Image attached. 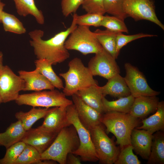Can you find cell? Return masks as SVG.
Returning a JSON list of instances; mask_svg holds the SVG:
<instances>
[{"mask_svg":"<svg viewBox=\"0 0 164 164\" xmlns=\"http://www.w3.org/2000/svg\"><path fill=\"white\" fill-rule=\"evenodd\" d=\"M115 59L103 49L91 59L88 67L93 76H98L108 80L120 73Z\"/></svg>","mask_w":164,"mask_h":164,"instance_id":"cell-12","label":"cell"},{"mask_svg":"<svg viewBox=\"0 0 164 164\" xmlns=\"http://www.w3.org/2000/svg\"><path fill=\"white\" fill-rule=\"evenodd\" d=\"M72 153H70L67 155L66 161V164H80L81 160L80 158Z\"/></svg>","mask_w":164,"mask_h":164,"instance_id":"cell-39","label":"cell"},{"mask_svg":"<svg viewBox=\"0 0 164 164\" xmlns=\"http://www.w3.org/2000/svg\"><path fill=\"white\" fill-rule=\"evenodd\" d=\"M84 0H61V8L63 15L66 17L75 13Z\"/></svg>","mask_w":164,"mask_h":164,"instance_id":"cell-38","label":"cell"},{"mask_svg":"<svg viewBox=\"0 0 164 164\" xmlns=\"http://www.w3.org/2000/svg\"><path fill=\"white\" fill-rule=\"evenodd\" d=\"M134 99L131 94L113 101H108L104 97L102 101L104 113L111 111L129 113Z\"/></svg>","mask_w":164,"mask_h":164,"instance_id":"cell-28","label":"cell"},{"mask_svg":"<svg viewBox=\"0 0 164 164\" xmlns=\"http://www.w3.org/2000/svg\"><path fill=\"white\" fill-rule=\"evenodd\" d=\"M18 73L25 82L23 91H38L55 89L51 83L36 68L30 71L20 70Z\"/></svg>","mask_w":164,"mask_h":164,"instance_id":"cell-16","label":"cell"},{"mask_svg":"<svg viewBox=\"0 0 164 164\" xmlns=\"http://www.w3.org/2000/svg\"><path fill=\"white\" fill-rule=\"evenodd\" d=\"M84 102L100 113H104L102 101L104 97L97 84L79 90L75 94Z\"/></svg>","mask_w":164,"mask_h":164,"instance_id":"cell-19","label":"cell"},{"mask_svg":"<svg viewBox=\"0 0 164 164\" xmlns=\"http://www.w3.org/2000/svg\"><path fill=\"white\" fill-rule=\"evenodd\" d=\"M94 32L103 48L116 59L118 57L116 52V36L118 33L106 29L104 30L98 29Z\"/></svg>","mask_w":164,"mask_h":164,"instance_id":"cell-26","label":"cell"},{"mask_svg":"<svg viewBox=\"0 0 164 164\" xmlns=\"http://www.w3.org/2000/svg\"><path fill=\"white\" fill-rule=\"evenodd\" d=\"M103 16V15L89 13L81 15H78L77 14L76 23L77 26L99 27L101 26Z\"/></svg>","mask_w":164,"mask_h":164,"instance_id":"cell-35","label":"cell"},{"mask_svg":"<svg viewBox=\"0 0 164 164\" xmlns=\"http://www.w3.org/2000/svg\"><path fill=\"white\" fill-rule=\"evenodd\" d=\"M41 155L35 148L26 144L14 164H40Z\"/></svg>","mask_w":164,"mask_h":164,"instance_id":"cell-30","label":"cell"},{"mask_svg":"<svg viewBox=\"0 0 164 164\" xmlns=\"http://www.w3.org/2000/svg\"><path fill=\"white\" fill-rule=\"evenodd\" d=\"M124 9L127 17H130L136 21H150L164 30V25L156 15L153 0H125Z\"/></svg>","mask_w":164,"mask_h":164,"instance_id":"cell-9","label":"cell"},{"mask_svg":"<svg viewBox=\"0 0 164 164\" xmlns=\"http://www.w3.org/2000/svg\"><path fill=\"white\" fill-rule=\"evenodd\" d=\"M108 80L105 85L101 87L104 97L110 95L119 98L131 94L124 78L119 74L115 75Z\"/></svg>","mask_w":164,"mask_h":164,"instance_id":"cell-20","label":"cell"},{"mask_svg":"<svg viewBox=\"0 0 164 164\" xmlns=\"http://www.w3.org/2000/svg\"><path fill=\"white\" fill-rule=\"evenodd\" d=\"M125 0H104V7L107 13L122 20L127 16L124 9Z\"/></svg>","mask_w":164,"mask_h":164,"instance_id":"cell-32","label":"cell"},{"mask_svg":"<svg viewBox=\"0 0 164 164\" xmlns=\"http://www.w3.org/2000/svg\"><path fill=\"white\" fill-rule=\"evenodd\" d=\"M36 69L46 78L55 88L63 89V83L61 79L55 73L52 68V64L46 59H37L34 62Z\"/></svg>","mask_w":164,"mask_h":164,"instance_id":"cell-27","label":"cell"},{"mask_svg":"<svg viewBox=\"0 0 164 164\" xmlns=\"http://www.w3.org/2000/svg\"><path fill=\"white\" fill-rule=\"evenodd\" d=\"M133 148L131 144L120 149L117 160L114 164H140V161L133 152Z\"/></svg>","mask_w":164,"mask_h":164,"instance_id":"cell-34","label":"cell"},{"mask_svg":"<svg viewBox=\"0 0 164 164\" xmlns=\"http://www.w3.org/2000/svg\"><path fill=\"white\" fill-rule=\"evenodd\" d=\"M104 125L101 123L90 131L98 161L102 164H114L120 149L107 135Z\"/></svg>","mask_w":164,"mask_h":164,"instance_id":"cell-8","label":"cell"},{"mask_svg":"<svg viewBox=\"0 0 164 164\" xmlns=\"http://www.w3.org/2000/svg\"><path fill=\"white\" fill-rule=\"evenodd\" d=\"M125 82L131 93L135 98L141 96H156L160 93L155 91L148 85L143 74L135 67L129 63L124 65Z\"/></svg>","mask_w":164,"mask_h":164,"instance_id":"cell-11","label":"cell"},{"mask_svg":"<svg viewBox=\"0 0 164 164\" xmlns=\"http://www.w3.org/2000/svg\"><path fill=\"white\" fill-rule=\"evenodd\" d=\"M58 134L46 131L38 127L31 128L26 131L21 141L33 146L41 154L50 145Z\"/></svg>","mask_w":164,"mask_h":164,"instance_id":"cell-15","label":"cell"},{"mask_svg":"<svg viewBox=\"0 0 164 164\" xmlns=\"http://www.w3.org/2000/svg\"><path fill=\"white\" fill-rule=\"evenodd\" d=\"M153 135L150 153L147 160V163L164 164V131H157L154 133Z\"/></svg>","mask_w":164,"mask_h":164,"instance_id":"cell-23","label":"cell"},{"mask_svg":"<svg viewBox=\"0 0 164 164\" xmlns=\"http://www.w3.org/2000/svg\"><path fill=\"white\" fill-rule=\"evenodd\" d=\"M16 11L20 16L28 15L34 16L37 22L41 25L44 23V17L42 11L36 5L34 0H13Z\"/></svg>","mask_w":164,"mask_h":164,"instance_id":"cell-24","label":"cell"},{"mask_svg":"<svg viewBox=\"0 0 164 164\" xmlns=\"http://www.w3.org/2000/svg\"><path fill=\"white\" fill-rule=\"evenodd\" d=\"M80 142L76 130L71 125L62 129L48 147L41 154V159L52 160L66 164L68 154L77 150Z\"/></svg>","mask_w":164,"mask_h":164,"instance_id":"cell-3","label":"cell"},{"mask_svg":"<svg viewBox=\"0 0 164 164\" xmlns=\"http://www.w3.org/2000/svg\"><path fill=\"white\" fill-rule=\"evenodd\" d=\"M67 112L68 121L75 128L80 142L78 148L72 153L79 156L83 161H98L90 132L80 121L73 104L67 107Z\"/></svg>","mask_w":164,"mask_h":164,"instance_id":"cell-5","label":"cell"},{"mask_svg":"<svg viewBox=\"0 0 164 164\" xmlns=\"http://www.w3.org/2000/svg\"><path fill=\"white\" fill-rule=\"evenodd\" d=\"M26 145L23 141H20L7 149L4 156L0 159V164H14Z\"/></svg>","mask_w":164,"mask_h":164,"instance_id":"cell-33","label":"cell"},{"mask_svg":"<svg viewBox=\"0 0 164 164\" xmlns=\"http://www.w3.org/2000/svg\"><path fill=\"white\" fill-rule=\"evenodd\" d=\"M76 14L74 13L69 27L47 40L42 39L44 32L41 29H35L29 32L31 39L29 43L33 47L37 59H46L52 65H56L63 62L69 57L70 54L64 44L70 33L77 26L76 22Z\"/></svg>","mask_w":164,"mask_h":164,"instance_id":"cell-1","label":"cell"},{"mask_svg":"<svg viewBox=\"0 0 164 164\" xmlns=\"http://www.w3.org/2000/svg\"><path fill=\"white\" fill-rule=\"evenodd\" d=\"M71 96L80 121L89 131L101 123V119L103 114L87 105L76 94Z\"/></svg>","mask_w":164,"mask_h":164,"instance_id":"cell-13","label":"cell"},{"mask_svg":"<svg viewBox=\"0 0 164 164\" xmlns=\"http://www.w3.org/2000/svg\"><path fill=\"white\" fill-rule=\"evenodd\" d=\"M51 108H36L33 107L29 111L24 112L20 111L15 114V118L20 121L26 131L31 128L38 120L44 118Z\"/></svg>","mask_w":164,"mask_h":164,"instance_id":"cell-25","label":"cell"},{"mask_svg":"<svg viewBox=\"0 0 164 164\" xmlns=\"http://www.w3.org/2000/svg\"><path fill=\"white\" fill-rule=\"evenodd\" d=\"M1 22L5 32L17 34H22L26 32V29L22 23L14 15L3 11Z\"/></svg>","mask_w":164,"mask_h":164,"instance_id":"cell-29","label":"cell"},{"mask_svg":"<svg viewBox=\"0 0 164 164\" xmlns=\"http://www.w3.org/2000/svg\"><path fill=\"white\" fill-rule=\"evenodd\" d=\"M139 119L129 113L111 111L102 114L101 123L106 127L108 133L113 134L116 139V143L121 149L131 144V135L133 130L138 126Z\"/></svg>","mask_w":164,"mask_h":164,"instance_id":"cell-2","label":"cell"},{"mask_svg":"<svg viewBox=\"0 0 164 164\" xmlns=\"http://www.w3.org/2000/svg\"><path fill=\"white\" fill-rule=\"evenodd\" d=\"M68 65V70L59 74L65 81L63 93L66 96H72L79 90L97 84L88 67L80 58H74Z\"/></svg>","mask_w":164,"mask_h":164,"instance_id":"cell-4","label":"cell"},{"mask_svg":"<svg viewBox=\"0 0 164 164\" xmlns=\"http://www.w3.org/2000/svg\"><path fill=\"white\" fill-rule=\"evenodd\" d=\"M153 134L144 129L136 128L131 135V144L133 150L143 159L148 160L150 153Z\"/></svg>","mask_w":164,"mask_h":164,"instance_id":"cell-17","label":"cell"},{"mask_svg":"<svg viewBox=\"0 0 164 164\" xmlns=\"http://www.w3.org/2000/svg\"><path fill=\"white\" fill-rule=\"evenodd\" d=\"M124 21L113 16L104 15L101 26L113 32L128 33V30Z\"/></svg>","mask_w":164,"mask_h":164,"instance_id":"cell-31","label":"cell"},{"mask_svg":"<svg viewBox=\"0 0 164 164\" xmlns=\"http://www.w3.org/2000/svg\"><path fill=\"white\" fill-rule=\"evenodd\" d=\"M104 2V0H84L81 5L87 13L104 15L105 13Z\"/></svg>","mask_w":164,"mask_h":164,"instance_id":"cell-37","label":"cell"},{"mask_svg":"<svg viewBox=\"0 0 164 164\" xmlns=\"http://www.w3.org/2000/svg\"><path fill=\"white\" fill-rule=\"evenodd\" d=\"M5 5V3L2 2L0 0V23L1 22V19L2 16V15L3 12V9Z\"/></svg>","mask_w":164,"mask_h":164,"instance_id":"cell-40","label":"cell"},{"mask_svg":"<svg viewBox=\"0 0 164 164\" xmlns=\"http://www.w3.org/2000/svg\"><path fill=\"white\" fill-rule=\"evenodd\" d=\"M67 107L51 108L44 118L42 124L38 127L47 132L58 134L63 128L71 125L68 119Z\"/></svg>","mask_w":164,"mask_h":164,"instance_id":"cell-14","label":"cell"},{"mask_svg":"<svg viewBox=\"0 0 164 164\" xmlns=\"http://www.w3.org/2000/svg\"><path fill=\"white\" fill-rule=\"evenodd\" d=\"M156 35L139 33L135 34L127 35L119 32L117 33L116 36V52L117 56H118L120 51L122 48L128 43L140 38L155 36Z\"/></svg>","mask_w":164,"mask_h":164,"instance_id":"cell-36","label":"cell"},{"mask_svg":"<svg viewBox=\"0 0 164 164\" xmlns=\"http://www.w3.org/2000/svg\"><path fill=\"white\" fill-rule=\"evenodd\" d=\"M159 100L156 96H141L135 98L129 113L133 117L143 118L157 110Z\"/></svg>","mask_w":164,"mask_h":164,"instance_id":"cell-18","label":"cell"},{"mask_svg":"<svg viewBox=\"0 0 164 164\" xmlns=\"http://www.w3.org/2000/svg\"><path fill=\"white\" fill-rule=\"evenodd\" d=\"M25 82L7 65L0 69V95L2 103L15 101L23 91Z\"/></svg>","mask_w":164,"mask_h":164,"instance_id":"cell-10","label":"cell"},{"mask_svg":"<svg viewBox=\"0 0 164 164\" xmlns=\"http://www.w3.org/2000/svg\"><path fill=\"white\" fill-rule=\"evenodd\" d=\"M15 101L19 105H25L46 108L67 107L73 104L72 100L67 99L63 92L54 89L19 94Z\"/></svg>","mask_w":164,"mask_h":164,"instance_id":"cell-6","label":"cell"},{"mask_svg":"<svg viewBox=\"0 0 164 164\" xmlns=\"http://www.w3.org/2000/svg\"><path fill=\"white\" fill-rule=\"evenodd\" d=\"M26 132L20 121L12 123L4 132L0 133V146L7 149L21 141Z\"/></svg>","mask_w":164,"mask_h":164,"instance_id":"cell-22","label":"cell"},{"mask_svg":"<svg viewBox=\"0 0 164 164\" xmlns=\"http://www.w3.org/2000/svg\"><path fill=\"white\" fill-rule=\"evenodd\" d=\"M2 103V99H1V96H0V104Z\"/></svg>","mask_w":164,"mask_h":164,"instance_id":"cell-42","label":"cell"},{"mask_svg":"<svg viewBox=\"0 0 164 164\" xmlns=\"http://www.w3.org/2000/svg\"><path fill=\"white\" fill-rule=\"evenodd\" d=\"M64 44L67 50H76L84 55L97 53L103 49L94 32L86 26H77L69 36Z\"/></svg>","mask_w":164,"mask_h":164,"instance_id":"cell-7","label":"cell"},{"mask_svg":"<svg viewBox=\"0 0 164 164\" xmlns=\"http://www.w3.org/2000/svg\"><path fill=\"white\" fill-rule=\"evenodd\" d=\"M142 125L135 128L145 130L153 134L159 131H164V102L159 101L155 113L142 121Z\"/></svg>","mask_w":164,"mask_h":164,"instance_id":"cell-21","label":"cell"},{"mask_svg":"<svg viewBox=\"0 0 164 164\" xmlns=\"http://www.w3.org/2000/svg\"><path fill=\"white\" fill-rule=\"evenodd\" d=\"M3 54L2 52L0 51V69L2 67L3 64Z\"/></svg>","mask_w":164,"mask_h":164,"instance_id":"cell-41","label":"cell"}]
</instances>
